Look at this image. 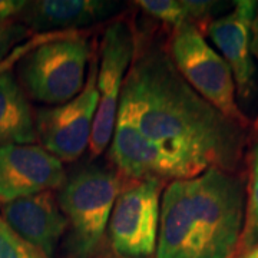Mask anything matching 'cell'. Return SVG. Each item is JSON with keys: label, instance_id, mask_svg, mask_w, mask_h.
<instances>
[{"label": "cell", "instance_id": "6da1fadb", "mask_svg": "<svg viewBox=\"0 0 258 258\" xmlns=\"http://www.w3.org/2000/svg\"><path fill=\"white\" fill-rule=\"evenodd\" d=\"M119 109L141 134L175 159L188 178L217 168L235 172L245 126L228 119L194 91L164 47L135 36V55Z\"/></svg>", "mask_w": 258, "mask_h": 258}, {"label": "cell", "instance_id": "7a4b0ae2", "mask_svg": "<svg viewBox=\"0 0 258 258\" xmlns=\"http://www.w3.org/2000/svg\"><path fill=\"white\" fill-rule=\"evenodd\" d=\"M247 186L217 168L171 181L161 198L155 258H234L245 220Z\"/></svg>", "mask_w": 258, "mask_h": 258}, {"label": "cell", "instance_id": "3957f363", "mask_svg": "<svg viewBox=\"0 0 258 258\" xmlns=\"http://www.w3.org/2000/svg\"><path fill=\"white\" fill-rule=\"evenodd\" d=\"M122 178L106 168H88L64 182L57 204L68 221V249L74 258H93L102 249Z\"/></svg>", "mask_w": 258, "mask_h": 258}, {"label": "cell", "instance_id": "277c9868", "mask_svg": "<svg viewBox=\"0 0 258 258\" xmlns=\"http://www.w3.org/2000/svg\"><path fill=\"white\" fill-rule=\"evenodd\" d=\"M92 52L85 30L37 46L18 63L25 91L46 105L72 101L85 86Z\"/></svg>", "mask_w": 258, "mask_h": 258}, {"label": "cell", "instance_id": "5b68a950", "mask_svg": "<svg viewBox=\"0 0 258 258\" xmlns=\"http://www.w3.org/2000/svg\"><path fill=\"white\" fill-rule=\"evenodd\" d=\"M168 55L179 75L198 95L228 119L248 126V118L237 103L235 83L230 66L205 40L201 29L184 23L172 29Z\"/></svg>", "mask_w": 258, "mask_h": 258}, {"label": "cell", "instance_id": "8992f818", "mask_svg": "<svg viewBox=\"0 0 258 258\" xmlns=\"http://www.w3.org/2000/svg\"><path fill=\"white\" fill-rule=\"evenodd\" d=\"M165 182L131 181L120 189L108 224L109 244L119 258H149L155 254Z\"/></svg>", "mask_w": 258, "mask_h": 258}, {"label": "cell", "instance_id": "52a82bcc", "mask_svg": "<svg viewBox=\"0 0 258 258\" xmlns=\"http://www.w3.org/2000/svg\"><path fill=\"white\" fill-rule=\"evenodd\" d=\"M134 55V29L122 19L111 22L102 36L98 55V106L89 142L91 158L102 155L111 144L119 109L120 93Z\"/></svg>", "mask_w": 258, "mask_h": 258}, {"label": "cell", "instance_id": "ba28073f", "mask_svg": "<svg viewBox=\"0 0 258 258\" xmlns=\"http://www.w3.org/2000/svg\"><path fill=\"white\" fill-rule=\"evenodd\" d=\"M98 56L89 63L86 82L72 101L37 109V138L42 147L62 162H74L89 148L93 119L98 106Z\"/></svg>", "mask_w": 258, "mask_h": 258}, {"label": "cell", "instance_id": "9c48e42d", "mask_svg": "<svg viewBox=\"0 0 258 258\" xmlns=\"http://www.w3.org/2000/svg\"><path fill=\"white\" fill-rule=\"evenodd\" d=\"M64 182L63 162L40 145L0 147V203L8 204Z\"/></svg>", "mask_w": 258, "mask_h": 258}, {"label": "cell", "instance_id": "30bf717a", "mask_svg": "<svg viewBox=\"0 0 258 258\" xmlns=\"http://www.w3.org/2000/svg\"><path fill=\"white\" fill-rule=\"evenodd\" d=\"M109 157L118 174L129 181H175L188 178L185 169L165 151L145 138L126 112L118 109Z\"/></svg>", "mask_w": 258, "mask_h": 258}, {"label": "cell", "instance_id": "8fae6325", "mask_svg": "<svg viewBox=\"0 0 258 258\" xmlns=\"http://www.w3.org/2000/svg\"><path fill=\"white\" fill-rule=\"evenodd\" d=\"M257 6V2L252 0H238L228 15L211 20L207 26L208 36L230 66L237 96L245 103L254 99L257 91L251 52V26Z\"/></svg>", "mask_w": 258, "mask_h": 258}, {"label": "cell", "instance_id": "7c38bea8", "mask_svg": "<svg viewBox=\"0 0 258 258\" xmlns=\"http://www.w3.org/2000/svg\"><path fill=\"white\" fill-rule=\"evenodd\" d=\"M0 211L3 221L19 237L43 251L49 258L55 255L59 241L68 230V221L53 191H43L5 204Z\"/></svg>", "mask_w": 258, "mask_h": 258}, {"label": "cell", "instance_id": "4fadbf2b", "mask_svg": "<svg viewBox=\"0 0 258 258\" xmlns=\"http://www.w3.org/2000/svg\"><path fill=\"white\" fill-rule=\"evenodd\" d=\"M119 9L108 0H37L26 2L19 20L33 33L82 30L105 20Z\"/></svg>", "mask_w": 258, "mask_h": 258}, {"label": "cell", "instance_id": "5bb4252c", "mask_svg": "<svg viewBox=\"0 0 258 258\" xmlns=\"http://www.w3.org/2000/svg\"><path fill=\"white\" fill-rule=\"evenodd\" d=\"M37 139L36 122L25 89L13 71L0 76V147L26 145Z\"/></svg>", "mask_w": 258, "mask_h": 258}, {"label": "cell", "instance_id": "9a60e30c", "mask_svg": "<svg viewBox=\"0 0 258 258\" xmlns=\"http://www.w3.org/2000/svg\"><path fill=\"white\" fill-rule=\"evenodd\" d=\"M135 5L151 18L164 22L172 29L184 23H192L200 29L204 22L211 18L215 8L214 2L195 0H139Z\"/></svg>", "mask_w": 258, "mask_h": 258}, {"label": "cell", "instance_id": "2e32d148", "mask_svg": "<svg viewBox=\"0 0 258 258\" xmlns=\"http://www.w3.org/2000/svg\"><path fill=\"white\" fill-rule=\"evenodd\" d=\"M258 244V138L251 151L249 158V178L247 184V201H245V220L241 235L238 255L245 249Z\"/></svg>", "mask_w": 258, "mask_h": 258}, {"label": "cell", "instance_id": "e0dca14e", "mask_svg": "<svg viewBox=\"0 0 258 258\" xmlns=\"http://www.w3.org/2000/svg\"><path fill=\"white\" fill-rule=\"evenodd\" d=\"M0 258H49L35 245L19 237L0 217Z\"/></svg>", "mask_w": 258, "mask_h": 258}, {"label": "cell", "instance_id": "ac0fdd59", "mask_svg": "<svg viewBox=\"0 0 258 258\" xmlns=\"http://www.w3.org/2000/svg\"><path fill=\"white\" fill-rule=\"evenodd\" d=\"M32 35L19 19H0V62H3L19 45Z\"/></svg>", "mask_w": 258, "mask_h": 258}, {"label": "cell", "instance_id": "d6986e66", "mask_svg": "<svg viewBox=\"0 0 258 258\" xmlns=\"http://www.w3.org/2000/svg\"><path fill=\"white\" fill-rule=\"evenodd\" d=\"M75 32H79V30H72V32H47V33H36L33 36H30L23 42L22 45H19L16 49H13V52L10 53L3 62H0V76L9 71H13V68L28 55L29 52H32L33 49H36L37 46L50 42V40H55V39H60V37H66L69 35H72Z\"/></svg>", "mask_w": 258, "mask_h": 258}, {"label": "cell", "instance_id": "ffe728a7", "mask_svg": "<svg viewBox=\"0 0 258 258\" xmlns=\"http://www.w3.org/2000/svg\"><path fill=\"white\" fill-rule=\"evenodd\" d=\"M25 5V0H0V19L16 18Z\"/></svg>", "mask_w": 258, "mask_h": 258}, {"label": "cell", "instance_id": "44dd1931", "mask_svg": "<svg viewBox=\"0 0 258 258\" xmlns=\"http://www.w3.org/2000/svg\"><path fill=\"white\" fill-rule=\"evenodd\" d=\"M251 52H252V56L258 60V6L254 20H252V26H251Z\"/></svg>", "mask_w": 258, "mask_h": 258}, {"label": "cell", "instance_id": "7402d4cb", "mask_svg": "<svg viewBox=\"0 0 258 258\" xmlns=\"http://www.w3.org/2000/svg\"><path fill=\"white\" fill-rule=\"evenodd\" d=\"M234 258H258V244H255V245L251 247V248L245 249L244 252L235 255Z\"/></svg>", "mask_w": 258, "mask_h": 258}, {"label": "cell", "instance_id": "603a6c76", "mask_svg": "<svg viewBox=\"0 0 258 258\" xmlns=\"http://www.w3.org/2000/svg\"><path fill=\"white\" fill-rule=\"evenodd\" d=\"M255 129H258V118H257V120H255Z\"/></svg>", "mask_w": 258, "mask_h": 258}]
</instances>
